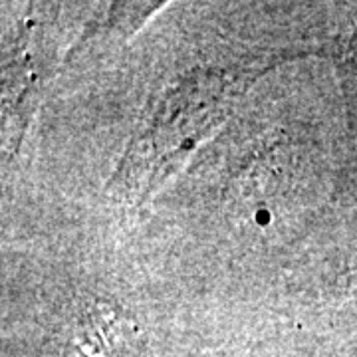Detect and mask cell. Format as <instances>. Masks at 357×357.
Segmentation results:
<instances>
[{
	"mask_svg": "<svg viewBox=\"0 0 357 357\" xmlns=\"http://www.w3.org/2000/svg\"><path fill=\"white\" fill-rule=\"evenodd\" d=\"M256 220L262 225V222H268L270 220V217H268V213L266 211H258V215H256Z\"/></svg>",
	"mask_w": 357,
	"mask_h": 357,
	"instance_id": "obj_1",
	"label": "cell"
}]
</instances>
